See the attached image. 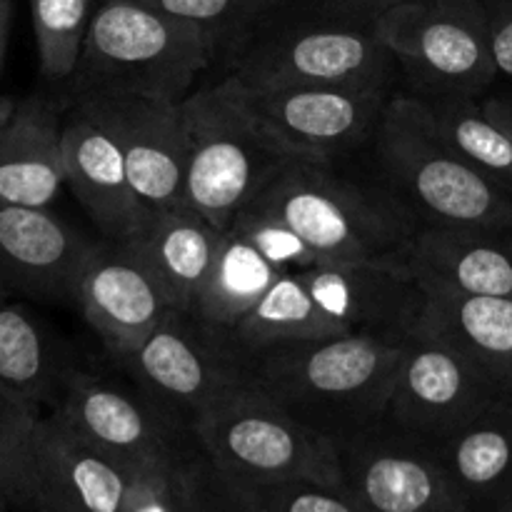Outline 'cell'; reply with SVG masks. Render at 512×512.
Masks as SVG:
<instances>
[{"mask_svg":"<svg viewBox=\"0 0 512 512\" xmlns=\"http://www.w3.org/2000/svg\"><path fill=\"white\" fill-rule=\"evenodd\" d=\"M300 273L320 308L348 333L408 338L428 298L413 270L398 265L320 263Z\"/></svg>","mask_w":512,"mask_h":512,"instance_id":"obj_18","label":"cell"},{"mask_svg":"<svg viewBox=\"0 0 512 512\" xmlns=\"http://www.w3.org/2000/svg\"><path fill=\"white\" fill-rule=\"evenodd\" d=\"M10 23H13V0H0V78H3L5 53H8Z\"/></svg>","mask_w":512,"mask_h":512,"instance_id":"obj_37","label":"cell"},{"mask_svg":"<svg viewBox=\"0 0 512 512\" xmlns=\"http://www.w3.org/2000/svg\"><path fill=\"white\" fill-rule=\"evenodd\" d=\"M375 25L413 93L480 98L498 80L485 0H408Z\"/></svg>","mask_w":512,"mask_h":512,"instance_id":"obj_9","label":"cell"},{"mask_svg":"<svg viewBox=\"0 0 512 512\" xmlns=\"http://www.w3.org/2000/svg\"><path fill=\"white\" fill-rule=\"evenodd\" d=\"M215 475L198 445L150 465L123 512H210Z\"/></svg>","mask_w":512,"mask_h":512,"instance_id":"obj_29","label":"cell"},{"mask_svg":"<svg viewBox=\"0 0 512 512\" xmlns=\"http://www.w3.org/2000/svg\"><path fill=\"white\" fill-rule=\"evenodd\" d=\"M328 313L318 305L310 293L303 273H283L268 293L253 305L248 315L233 328L235 340L250 355L260 350L278 348V345L305 343V340L333 338L345 335Z\"/></svg>","mask_w":512,"mask_h":512,"instance_id":"obj_26","label":"cell"},{"mask_svg":"<svg viewBox=\"0 0 512 512\" xmlns=\"http://www.w3.org/2000/svg\"><path fill=\"white\" fill-rule=\"evenodd\" d=\"M13 108H15V100L8 98V95H0V125L8 120V115L13 113Z\"/></svg>","mask_w":512,"mask_h":512,"instance_id":"obj_40","label":"cell"},{"mask_svg":"<svg viewBox=\"0 0 512 512\" xmlns=\"http://www.w3.org/2000/svg\"><path fill=\"white\" fill-rule=\"evenodd\" d=\"M223 233L225 230L183 203L148 215L143 228L130 240L163 285L170 308L193 310L223 243Z\"/></svg>","mask_w":512,"mask_h":512,"instance_id":"obj_22","label":"cell"},{"mask_svg":"<svg viewBox=\"0 0 512 512\" xmlns=\"http://www.w3.org/2000/svg\"><path fill=\"white\" fill-rule=\"evenodd\" d=\"M193 438L213 473L228 483L345 485L340 445L300 423L258 388L210 408L193 425Z\"/></svg>","mask_w":512,"mask_h":512,"instance_id":"obj_7","label":"cell"},{"mask_svg":"<svg viewBox=\"0 0 512 512\" xmlns=\"http://www.w3.org/2000/svg\"><path fill=\"white\" fill-rule=\"evenodd\" d=\"M373 145L383 183L423 228L512 225V190L450 148L423 95L395 93Z\"/></svg>","mask_w":512,"mask_h":512,"instance_id":"obj_5","label":"cell"},{"mask_svg":"<svg viewBox=\"0 0 512 512\" xmlns=\"http://www.w3.org/2000/svg\"><path fill=\"white\" fill-rule=\"evenodd\" d=\"M188 133L185 205L228 230L290 158L260 125L243 80L230 73L183 100Z\"/></svg>","mask_w":512,"mask_h":512,"instance_id":"obj_6","label":"cell"},{"mask_svg":"<svg viewBox=\"0 0 512 512\" xmlns=\"http://www.w3.org/2000/svg\"><path fill=\"white\" fill-rule=\"evenodd\" d=\"M343 478L363 512H473L435 450L380 423L340 448Z\"/></svg>","mask_w":512,"mask_h":512,"instance_id":"obj_13","label":"cell"},{"mask_svg":"<svg viewBox=\"0 0 512 512\" xmlns=\"http://www.w3.org/2000/svg\"><path fill=\"white\" fill-rule=\"evenodd\" d=\"M63 158L65 183L100 238H133L145 213L130 185L123 140L105 98L75 95L63 118Z\"/></svg>","mask_w":512,"mask_h":512,"instance_id":"obj_14","label":"cell"},{"mask_svg":"<svg viewBox=\"0 0 512 512\" xmlns=\"http://www.w3.org/2000/svg\"><path fill=\"white\" fill-rule=\"evenodd\" d=\"M218 70V48L200 25L143 0H100L90 20L75 95H140L183 103Z\"/></svg>","mask_w":512,"mask_h":512,"instance_id":"obj_4","label":"cell"},{"mask_svg":"<svg viewBox=\"0 0 512 512\" xmlns=\"http://www.w3.org/2000/svg\"><path fill=\"white\" fill-rule=\"evenodd\" d=\"M405 338L345 333L250 355L253 388L343 448L385 420Z\"/></svg>","mask_w":512,"mask_h":512,"instance_id":"obj_1","label":"cell"},{"mask_svg":"<svg viewBox=\"0 0 512 512\" xmlns=\"http://www.w3.org/2000/svg\"><path fill=\"white\" fill-rule=\"evenodd\" d=\"M63 118L43 95L15 103L0 125V203L50 208L65 188Z\"/></svg>","mask_w":512,"mask_h":512,"instance_id":"obj_20","label":"cell"},{"mask_svg":"<svg viewBox=\"0 0 512 512\" xmlns=\"http://www.w3.org/2000/svg\"><path fill=\"white\" fill-rule=\"evenodd\" d=\"M98 3L100 0H30L43 78L55 83L73 80Z\"/></svg>","mask_w":512,"mask_h":512,"instance_id":"obj_30","label":"cell"},{"mask_svg":"<svg viewBox=\"0 0 512 512\" xmlns=\"http://www.w3.org/2000/svg\"><path fill=\"white\" fill-rule=\"evenodd\" d=\"M425 98V95H423ZM440 135L473 168L512 190V130L480 98H425Z\"/></svg>","mask_w":512,"mask_h":512,"instance_id":"obj_28","label":"cell"},{"mask_svg":"<svg viewBox=\"0 0 512 512\" xmlns=\"http://www.w3.org/2000/svg\"><path fill=\"white\" fill-rule=\"evenodd\" d=\"M75 305L115 363L135 353L170 310L138 245L108 238H100L90 253Z\"/></svg>","mask_w":512,"mask_h":512,"instance_id":"obj_16","label":"cell"},{"mask_svg":"<svg viewBox=\"0 0 512 512\" xmlns=\"http://www.w3.org/2000/svg\"><path fill=\"white\" fill-rule=\"evenodd\" d=\"M163 13L200 25L218 48V65L265 13L283 0H143Z\"/></svg>","mask_w":512,"mask_h":512,"instance_id":"obj_33","label":"cell"},{"mask_svg":"<svg viewBox=\"0 0 512 512\" xmlns=\"http://www.w3.org/2000/svg\"><path fill=\"white\" fill-rule=\"evenodd\" d=\"M50 413L130 463H160L195 445L193 433L165 413L120 365L113 373L75 368Z\"/></svg>","mask_w":512,"mask_h":512,"instance_id":"obj_11","label":"cell"},{"mask_svg":"<svg viewBox=\"0 0 512 512\" xmlns=\"http://www.w3.org/2000/svg\"><path fill=\"white\" fill-rule=\"evenodd\" d=\"M210 470H213V468H210ZM210 512H245L238 503H235L233 498H230L228 493H225V488L220 485L218 475H215V503H213V508H210Z\"/></svg>","mask_w":512,"mask_h":512,"instance_id":"obj_39","label":"cell"},{"mask_svg":"<svg viewBox=\"0 0 512 512\" xmlns=\"http://www.w3.org/2000/svg\"><path fill=\"white\" fill-rule=\"evenodd\" d=\"M500 398L508 395L483 368L415 328L405 338L383 423L438 448Z\"/></svg>","mask_w":512,"mask_h":512,"instance_id":"obj_10","label":"cell"},{"mask_svg":"<svg viewBox=\"0 0 512 512\" xmlns=\"http://www.w3.org/2000/svg\"><path fill=\"white\" fill-rule=\"evenodd\" d=\"M425 295L415 328L460 350L512 398V300L455 290H425Z\"/></svg>","mask_w":512,"mask_h":512,"instance_id":"obj_24","label":"cell"},{"mask_svg":"<svg viewBox=\"0 0 512 512\" xmlns=\"http://www.w3.org/2000/svg\"><path fill=\"white\" fill-rule=\"evenodd\" d=\"M280 275L255 245L228 228L190 313L218 328L233 330Z\"/></svg>","mask_w":512,"mask_h":512,"instance_id":"obj_27","label":"cell"},{"mask_svg":"<svg viewBox=\"0 0 512 512\" xmlns=\"http://www.w3.org/2000/svg\"><path fill=\"white\" fill-rule=\"evenodd\" d=\"M395 93L373 85L248 88L255 118L290 158L328 165L375 138L385 105Z\"/></svg>","mask_w":512,"mask_h":512,"instance_id":"obj_12","label":"cell"},{"mask_svg":"<svg viewBox=\"0 0 512 512\" xmlns=\"http://www.w3.org/2000/svg\"><path fill=\"white\" fill-rule=\"evenodd\" d=\"M95 243L50 208L0 203V293L75 303Z\"/></svg>","mask_w":512,"mask_h":512,"instance_id":"obj_17","label":"cell"},{"mask_svg":"<svg viewBox=\"0 0 512 512\" xmlns=\"http://www.w3.org/2000/svg\"><path fill=\"white\" fill-rule=\"evenodd\" d=\"M398 60L370 18L283 0L230 45L218 73L250 90L298 85H373L395 90Z\"/></svg>","mask_w":512,"mask_h":512,"instance_id":"obj_3","label":"cell"},{"mask_svg":"<svg viewBox=\"0 0 512 512\" xmlns=\"http://www.w3.org/2000/svg\"><path fill=\"white\" fill-rule=\"evenodd\" d=\"M150 465L118 458L68 428L58 415L45 413L33 435L28 508L33 512H123Z\"/></svg>","mask_w":512,"mask_h":512,"instance_id":"obj_15","label":"cell"},{"mask_svg":"<svg viewBox=\"0 0 512 512\" xmlns=\"http://www.w3.org/2000/svg\"><path fill=\"white\" fill-rule=\"evenodd\" d=\"M108 103L120 140L130 185L145 218L185 203L188 133L183 103L140 95H100Z\"/></svg>","mask_w":512,"mask_h":512,"instance_id":"obj_19","label":"cell"},{"mask_svg":"<svg viewBox=\"0 0 512 512\" xmlns=\"http://www.w3.org/2000/svg\"><path fill=\"white\" fill-rule=\"evenodd\" d=\"M8 508H13V505H10V503H8V498H5V495L0 493V512H5Z\"/></svg>","mask_w":512,"mask_h":512,"instance_id":"obj_41","label":"cell"},{"mask_svg":"<svg viewBox=\"0 0 512 512\" xmlns=\"http://www.w3.org/2000/svg\"><path fill=\"white\" fill-rule=\"evenodd\" d=\"M503 512H512V505H510V508H508V510H503Z\"/></svg>","mask_w":512,"mask_h":512,"instance_id":"obj_42","label":"cell"},{"mask_svg":"<svg viewBox=\"0 0 512 512\" xmlns=\"http://www.w3.org/2000/svg\"><path fill=\"white\" fill-rule=\"evenodd\" d=\"M473 512L512 505V398H500L433 448Z\"/></svg>","mask_w":512,"mask_h":512,"instance_id":"obj_23","label":"cell"},{"mask_svg":"<svg viewBox=\"0 0 512 512\" xmlns=\"http://www.w3.org/2000/svg\"><path fill=\"white\" fill-rule=\"evenodd\" d=\"M115 365L190 433L210 408L253 388L250 353L233 330L190 310L170 308L145 343Z\"/></svg>","mask_w":512,"mask_h":512,"instance_id":"obj_8","label":"cell"},{"mask_svg":"<svg viewBox=\"0 0 512 512\" xmlns=\"http://www.w3.org/2000/svg\"><path fill=\"white\" fill-rule=\"evenodd\" d=\"M293 3H303V5H310V8H323V10H333V13L378 20L380 15L388 13L390 8H395V5L400 3H408V0H293Z\"/></svg>","mask_w":512,"mask_h":512,"instance_id":"obj_36","label":"cell"},{"mask_svg":"<svg viewBox=\"0 0 512 512\" xmlns=\"http://www.w3.org/2000/svg\"><path fill=\"white\" fill-rule=\"evenodd\" d=\"M40 410L0 390V493L13 508H28L33 483V435Z\"/></svg>","mask_w":512,"mask_h":512,"instance_id":"obj_32","label":"cell"},{"mask_svg":"<svg viewBox=\"0 0 512 512\" xmlns=\"http://www.w3.org/2000/svg\"><path fill=\"white\" fill-rule=\"evenodd\" d=\"M490 13V50L498 75L512 78V0H485Z\"/></svg>","mask_w":512,"mask_h":512,"instance_id":"obj_35","label":"cell"},{"mask_svg":"<svg viewBox=\"0 0 512 512\" xmlns=\"http://www.w3.org/2000/svg\"><path fill=\"white\" fill-rule=\"evenodd\" d=\"M253 203L283 218L318 263L410 268L423 230L385 183H358L313 160H288Z\"/></svg>","mask_w":512,"mask_h":512,"instance_id":"obj_2","label":"cell"},{"mask_svg":"<svg viewBox=\"0 0 512 512\" xmlns=\"http://www.w3.org/2000/svg\"><path fill=\"white\" fill-rule=\"evenodd\" d=\"M75 365L30 308L0 293V390L50 413Z\"/></svg>","mask_w":512,"mask_h":512,"instance_id":"obj_25","label":"cell"},{"mask_svg":"<svg viewBox=\"0 0 512 512\" xmlns=\"http://www.w3.org/2000/svg\"><path fill=\"white\" fill-rule=\"evenodd\" d=\"M410 270L425 290L512 300V225L423 228Z\"/></svg>","mask_w":512,"mask_h":512,"instance_id":"obj_21","label":"cell"},{"mask_svg":"<svg viewBox=\"0 0 512 512\" xmlns=\"http://www.w3.org/2000/svg\"><path fill=\"white\" fill-rule=\"evenodd\" d=\"M485 108L505 125V128L512 130V100H503V98H488L483 100Z\"/></svg>","mask_w":512,"mask_h":512,"instance_id":"obj_38","label":"cell"},{"mask_svg":"<svg viewBox=\"0 0 512 512\" xmlns=\"http://www.w3.org/2000/svg\"><path fill=\"white\" fill-rule=\"evenodd\" d=\"M218 480L225 493L245 512H363L348 485H328L315 480H283V483Z\"/></svg>","mask_w":512,"mask_h":512,"instance_id":"obj_31","label":"cell"},{"mask_svg":"<svg viewBox=\"0 0 512 512\" xmlns=\"http://www.w3.org/2000/svg\"><path fill=\"white\" fill-rule=\"evenodd\" d=\"M230 228L243 235L250 245H255L280 273H293V270L300 273V270L320 265L308 245L300 240V235L283 218L260 205L250 203L243 213H238Z\"/></svg>","mask_w":512,"mask_h":512,"instance_id":"obj_34","label":"cell"}]
</instances>
